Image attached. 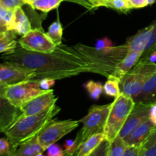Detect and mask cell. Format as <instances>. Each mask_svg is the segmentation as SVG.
<instances>
[{
  "mask_svg": "<svg viewBox=\"0 0 156 156\" xmlns=\"http://www.w3.org/2000/svg\"><path fill=\"white\" fill-rule=\"evenodd\" d=\"M56 82V80L51 79H39L40 87L41 89L45 90V91H49L50 90V88L53 86Z\"/></svg>",
  "mask_w": 156,
  "mask_h": 156,
  "instance_id": "38",
  "label": "cell"
},
{
  "mask_svg": "<svg viewBox=\"0 0 156 156\" xmlns=\"http://www.w3.org/2000/svg\"><path fill=\"white\" fill-rule=\"evenodd\" d=\"M18 43L24 50L37 53H51L57 47L41 28L32 29L21 37Z\"/></svg>",
  "mask_w": 156,
  "mask_h": 156,
  "instance_id": "9",
  "label": "cell"
},
{
  "mask_svg": "<svg viewBox=\"0 0 156 156\" xmlns=\"http://www.w3.org/2000/svg\"><path fill=\"white\" fill-rule=\"evenodd\" d=\"M155 129L156 126L152 123L149 118L136 126L132 133L124 139V140L128 146L143 145Z\"/></svg>",
  "mask_w": 156,
  "mask_h": 156,
  "instance_id": "14",
  "label": "cell"
},
{
  "mask_svg": "<svg viewBox=\"0 0 156 156\" xmlns=\"http://www.w3.org/2000/svg\"><path fill=\"white\" fill-rule=\"evenodd\" d=\"M47 156H66L65 151L59 145H51L47 149Z\"/></svg>",
  "mask_w": 156,
  "mask_h": 156,
  "instance_id": "32",
  "label": "cell"
},
{
  "mask_svg": "<svg viewBox=\"0 0 156 156\" xmlns=\"http://www.w3.org/2000/svg\"><path fill=\"white\" fill-rule=\"evenodd\" d=\"M154 50H156V46H155V47H154V48H152V50H150V51H149V53H148V54H147V55H146V56H145V57H143V58H146V57H147V56H149V54H150V53H152V51H154ZM141 59H143V58H141Z\"/></svg>",
  "mask_w": 156,
  "mask_h": 156,
  "instance_id": "43",
  "label": "cell"
},
{
  "mask_svg": "<svg viewBox=\"0 0 156 156\" xmlns=\"http://www.w3.org/2000/svg\"><path fill=\"white\" fill-rule=\"evenodd\" d=\"M12 156H36L41 152H45L46 149L41 146L37 138L35 137L21 144L16 149L12 148Z\"/></svg>",
  "mask_w": 156,
  "mask_h": 156,
  "instance_id": "18",
  "label": "cell"
},
{
  "mask_svg": "<svg viewBox=\"0 0 156 156\" xmlns=\"http://www.w3.org/2000/svg\"><path fill=\"white\" fill-rule=\"evenodd\" d=\"M105 140L106 139L104 133L91 136L79 147L74 156H88Z\"/></svg>",
  "mask_w": 156,
  "mask_h": 156,
  "instance_id": "21",
  "label": "cell"
},
{
  "mask_svg": "<svg viewBox=\"0 0 156 156\" xmlns=\"http://www.w3.org/2000/svg\"><path fill=\"white\" fill-rule=\"evenodd\" d=\"M66 156H74V155H67V154H66Z\"/></svg>",
  "mask_w": 156,
  "mask_h": 156,
  "instance_id": "46",
  "label": "cell"
},
{
  "mask_svg": "<svg viewBox=\"0 0 156 156\" xmlns=\"http://www.w3.org/2000/svg\"><path fill=\"white\" fill-rule=\"evenodd\" d=\"M2 58L32 70L35 79H66L82 73H95V69L75 47L59 44L51 53H37L18 47L14 53Z\"/></svg>",
  "mask_w": 156,
  "mask_h": 156,
  "instance_id": "1",
  "label": "cell"
},
{
  "mask_svg": "<svg viewBox=\"0 0 156 156\" xmlns=\"http://www.w3.org/2000/svg\"><path fill=\"white\" fill-rule=\"evenodd\" d=\"M64 151L65 153L69 155H75L78 151V144L76 140H68L64 143Z\"/></svg>",
  "mask_w": 156,
  "mask_h": 156,
  "instance_id": "30",
  "label": "cell"
},
{
  "mask_svg": "<svg viewBox=\"0 0 156 156\" xmlns=\"http://www.w3.org/2000/svg\"><path fill=\"white\" fill-rule=\"evenodd\" d=\"M129 51L140 52L145 57L156 46V22L142 29L126 42Z\"/></svg>",
  "mask_w": 156,
  "mask_h": 156,
  "instance_id": "11",
  "label": "cell"
},
{
  "mask_svg": "<svg viewBox=\"0 0 156 156\" xmlns=\"http://www.w3.org/2000/svg\"><path fill=\"white\" fill-rule=\"evenodd\" d=\"M47 34L57 46L62 44V27L59 20H56L50 24Z\"/></svg>",
  "mask_w": 156,
  "mask_h": 156,
  "instance_id": "27",
  "label": "cell"
},
{
  "mask_svg": "<svg viewBox=\"0 0 156 156\" xmlns=\"http://www.w3.org/2000/svg\"><path fill=\"white\" fill-rule=\"evenodd\" d=\"M143 149V144L136 145V146H128L123 156H141Z\"/></svg>",
  "mask_w": 156,
  "mask_h": 156,
  "instance_id": "31",
  "label": "cell"
},
{
  "mask_svg": "<svg viewBox=\"0 0 156 156\" xmlns=\"http://www.w3.org/2000/svg\"><path fill=\"white\" fill-rule=\"evenodd\" d=\"M155 142H156V129H155V131L152 133V135L149 137V139L143 143V149H146V148L150 146L151 145L153 144Z\"/></svg>",
  "mask_w": 156,
  "mask_h": 156,
  "instance_id": "41",
  "label": "cell"
},
{
  "mask_svg": "<svg viewBox=\"0 0 156 156\" xmlns=\"http://www.w3.org/2000/svg\"><path fill=\"white\" fill-rule=\"evenodd\" d=\"M113 47L112 41L107 37L98 40V41L96 42L95 46H94V47H95L96 49H98V50H103V49L108 48V47Z\"/></svg>",
  "mask_w": 156,
  "mask_h": 156,
  "instance_id": "37",
  "label": "cell"
},
{
  "mask_svg": "<svg viewBox=\"0 0 156 156\" xmlns=\"http://www.w3.org/2000/svg\"><path fill=\"white\" fill-rule=\"evenodd\" d=\"M84 87L88 91L90 97L94 100H98L104 92V86L101 82L90 80L85 83Z\"/></svg>",
  "mask_w": 156,
  "mask_h": 156,
  "instance_id": "28",
  "label": "cell"
},
{
  "mask_svg": "<svg viewBox=\"0 0 156 156\" xmlns=\"http://www.w3.org/2000/svg\"><path fill=\"white\" fill-rule=\"evenodd\" d=\"M111 107V103L105 105H93L88 114L79 120L83 126L76 137L78 149L91 136L104 133Z\"/></svg>",
  "mask_w": 156,
  "mask_h": 156,
  "instance_id": "6",
  "label": "cell"
},
{
  "mask_svg": "<svg viewBox=\"0 0 156 156\" xmlns=\"http://www.w3.org/2000/svg\"><path fill=\"white\" fill-rule=\"evenodd\" d=\"M110 142L105 140L88 156H108Z\"/></svg>",
  "mask_w": 156,
  "mask_h": 156,
  "instance_id": "29",
  "label": "cell"
},
{
  "mask_svg": "<svg viewBox=\"0 0 156 156\" xmlns=\"http://www.w3.org/2000/svg\"><path fill=\"white\" fill-rule=\"evenodd\" d=\"M75 48L91 64L96 74L108 78L115 70L117 64L126 56L128 47L126 44L118 47H111L103 50H98L82 44H77Z\"/></svg>",
  "mask_w": 156,
  "mask_h": 156,
  "instance_id": "3",
  "label": "cell"
},
{
  "mask_svg": "<svg viewBox=\"0 0 156 156\" xmlns=\"http://www.w3.org/2000/svg\"><path fill=\"white\" fill-rule=\"evenodd\" d=\"M79 120H52L37 136L38 142L47 150L51 145L59 141L79 126Z\"/></svg>",
  "mask_w": 156,
  "mask_h": 156,
  "instance_id": "8",
  "label": "cell"
},
{
  "mask_svg": "<svg viewBox=\"0 0 156 156\" xmlns=\"http://www.w3.org/2000/svg\"><path fill=\"white\" fill-rule=\"evenodd\" d=\"M147 58L149 59V61H151L152 62L156 63V50L152 51V53H151L150 54L147 56Z\"/></svg>",
  "mask_w": 156,
  "mask_h": 156,
  "instance_id": "42",
  "label": "cell"
},
{
  "mask_svg": "<svg viewBox=\"0 0 156 156\" xmlns=\"http://www.w3.org/2000/svg\"><path fill=\"white\" fill-rule=\"evenodd\" d=\"M64 1L76 3V4L85 8L88 11H94L93 2H94V0H64Z\"/></svg>",
  "mask_w": 156,
  "mask_h": 156,
  "instance_id": "36",
  "label": "cell"
},
{
  "mask_svg": "<svg viewBox=\"0 0 156 156\" xmlns=\"http://www.w3.org/2000/svg\"><path fill=\"white\" fill-rule=\"evenodd\" d=\"M31 30V24L24 9L22 7L16 8L15 9L12 30H14L17 34L24 36Z\"/></svg>",
  "mask_w": 156,
  "mask_h": 156,
  "instance_id": "17",
  "label": "cell"
},
{
  "mask_svg": "<svg viewBox=\"0 0 156 156\" xmlns=\"http://www.w3.org/2000/svg\"><path fill=\"white\" fill-rule=\"evenodd\" d=\"M60 111L61 108L55 104L41 114L29 116L21 115L3 133L10 142L12 148L16 149L22 143L37 136Z\"/></svg>",
  "mask_w": 156,
  "mask_h": 156,
  "instance_id": "2",
  "label": "cell"
},
{
  "mask_svg": "<svg viewBox=\"0 0 156 156\" xmlns=\"http://www.w3.org/2000/svg\"><path fill=\"white\" fill-rule=\"evenodd\" d=\"M156 2V0H148V2H149V5H152L154 4Z\"/></svg>",
  "mask_w": 156,
  "mask_h": 156,
  "instance_id": "44",
  "label": "cell"
},
{
  "mask_svg": "<svg viewBox=\"0 0 156 156\" xmlns=\"http://www.w3.org/2000/svg\"><path fill=\"white\" fill-rule=\"evenodd\" d=\"M49 91L41 89L39 79H32L9 86L0 87V97L20 108L33 98Z\"/></svg>",
  "mask_w": 156,
  "mask_h": 156,
  "instance_id": "7",
  "label": "cell"
},
{
  "mask_svg": "<svg viewBox=\"0 0 156 156\" xmlns=\"http://www.w3.org/2000/svg\"><path fill=\"white\" fill-rule=\"evenodd\" d=\"M128 145L123 139L117 136L111 143L108 156H123Z\"/></svg>",
  "mask_w": 156,
  "mask_h": 156,
  "instance_id": "26",
  "label": "cell"
},
{
  "mask_svg": "<svg viewBox=\"0 0 156 156\" xmlns=\"http://www.w3.org/2000/svg\"><path fill=\"white\" fill-rule=\"evenodd\" d=\"M22 114L19 108L14 106L6 99L1 98V114H0V129L4 132L12 123L16 121Z\"/></svg>",
  "mask_w": 156,
  "mask_h": 156,
  "instance_id": "15",
  "label": "cell"
},
{
  "mask_svg": "<svg viewBox=\"0 0 156 156\" xmlns=\"http://www.w3.org/2000/svg\"><path fill=\"white\" fill-rule=\"evenodd\" d=\"M129 9H140L149 5L148 0H126Z\"/></svg>",
  "mask_w": 156,
  "mask_h": 156,
  "instance_id": "35",
  "label": "cell"
},
{
  "mask_svg": "<svg viewBox=\"0 0 156 156\" xmlns=\"http://www.w3.org/2000/svg\"><path fill=\"white\" fill-rule=\"evenodd\" d=\"M104 91L108 96L114 98H117L122 93L120 89V81L110 76L104 85Z\"/></svg>",
  "mask_w": 156,
  "mask_h": 156,
  "instance_id": "25",
  "label": "cell"
},
{
  "mask_svg": "<svg viewBox=\"0 0 156 156\" xmlns=\"http://www.w3.org/2000/svg\"><path fill=\"white\" fill-rule=\"evenodd\" d=\"M12 152V146L7 138H2L0 140V156L6 155Z\"/></svg>",
  "mask_w": 156,
  "mask_h": 156,
  "instance_id": "34",
  "label": "cell"
},
{
  "mask_svg": "<svg viewBox=\"0 0 156 156\" xmlns=\"http://www.w3.org/2000/svg\"><path fill=\"white\" fill-rule=\"evenodd\" d=\"M15 9H10L0 5V29L1 31L12 30Z\"/></svg>",
  "mask_w": 156,
  "mask_h": 156,
  "instance_id": "24",
  "label": "cell"
},
{
  "mask_svg": "<svg viewBox=\"0 0 156 156\" xmlns=\"http://www.w3.org/2000/svg\"><path fill=\"white\" fill-rule=\"evenodd\" d=\"M64 0H24V5L30 6L32 9L38 10L43 13H47L57 9Z\"/></svg>",
  "mask_w": 156,
  "mask_h": 156,
  "instance_id": "22",
  "label": "cell"
},
{
  "mask_svg": "<svg viewBox=\"0 0 156 156\" xmlns=\"http://www.w3.org/2000/svg\"><path fill=\"white\" fill-rule=\"evenodd\" d=\"M12 152H10V153L6 154V155H1V156H12Z\"/></svg>",
  "mask_w": 156,
  "mask_h": 156,
  "instance_id": "45",
  "label": "cell"
},
{
  "mask_svg": "<svg viewBox=\"0 0 156 156\" xmlns=\"http://www.w3.org/2000/svg\"><path fill=\"white\" fill-rule=\"evenodd\" d=\"M32 79H35V73L25 67L6 61L0 65V87L9 86Z\"/></svg>",
  "mask_w": 156,
  "mask_h": 156,
  "instance_id": "10",
  "label": "cell"
},
{
  "mask_svg": "<svg viewBox=\"0 0 156 156\" xmlns=\"http://www.w3.org/2000/svg\"><path fill=\"white\" fill-rule=\"evenodd\" d=\"M143 53L140 52L128 51L124 58L117 64L114 73L111 75L113 77L121 81L122 79L133 68L134 66L141 59Z\"/></svg>",
  "mask_w": 156,
  "mask_h": 156,
  "instance_id": "16",
  "label": "cell"
},
{
  "mask_svg": "<svg viewBox=\"0 0 156 156\" xmlns=\"http://www.w3.org/2000/svg\"><path fill=\"white\" fill-rule=\"evenodd\" d=\"M93 7L94 10L100 7H105L123 13H127L130 10L126 0H94Z\"/></svg>",
  "mask_w": 156,
  "mask_h": 156,
  "instance_id": "23",
  "label": "cell"
},
{
  "mask_svg": "<svg viewBox=\"0 0 156 156\" xmlns=\"http://www.w3.org/2000/svg\"><path fill=\"white\" fill-rule=\"evenodd\" d=\"M152 105V104H147L142 101L136 102L133 109L129 114L126 123L119 133V136L124 140L136 126L149 119Z\"/></svg>",
  "mask_w": 156,
  "mask_h": 156,
  "instance_id": "12",
  "label": "cell"
},
{
  "mask_svg": "<svg viewBox=\"0 0 156 156\" xmlns=\"http://www.w3.org/2000/svg\"><path fill=\"white\" fill-rule=\"evenodd\" d=\"M135 105V100L123 93H121L118 97L114 98V101L111 103L104 130L105 139L110 143L119 135Z\"/></svg>",
  "mask_w": 156,
  "mask_h": 156,
  "instance_id": "4",
  "label": "cell"
},
{
  "mask_svg": "<svg viewBox=\"0 0 156 156\" xmlns=\"http://www.w3.org/2000/svg\"><path fill=\"white\" fill-rule=\"evenodd\" d=\"M141 156H156V142L149 147L143 149Z\"/></svg>",
  "mask_w": 156,
  "mask_h": 156,
  "instance_id": "39",
  "label": "cell"
},
{
  "mask_svg": "<svg viewBox=\"0 0 156 156\" xmlns=\"http://www.w3.org/2000/svg\"><path fill=\"white\" fill-rule=\"evenodd\" d=\"M156 71V63L146 58L140 59L133 68L120 81L121 92L135 100L148 79Z\"/></svg>",
  "mask_w": 156,
  "mask_h": 156,
  "instance_id": "5",
  "label": "cell"
},
{
  "mask_svg": "<svg viewBox=\"0 0 156 156\" xmlns=\"http://www.w3.org/2000/svg\"><path fill=\"white\" fill-rule=\"evenodd\" d=\"M58 98L55 96L53 90L34 98L20 108L22 116L34 115L48 110L56 104Z\"/></svg>",
  "mask_w": 156,
  "mask_h": 156,
  "instance_id": "13",
  "label": "cell"
},
{
  "mask_svg": "<svg viewBox=\"0 0 156 156\" xmlns=\"http://www.w3.org/2000/svg\"><path fill=\"white\" fill-rule=\"evenodd\" d=\"M135 101H142L147 104L156 102V71L146 82L142 91L135 99Z\"/></svg>",
  "mask_w": 156,
  "mask_h": 156,
  "instance_id": "19",
  "label": "cell"
},
{
  "mask_svg": "<svg viewBox=\"0 0 156 156\" xmlns=\"http://www.w3.org/2000/svg\"><path fill=\"white\" fill-rule=\"evenodd\" d=\"M24 5V0H0V5L10 9L22 7Z\"/></svg>",
  "mask_w": 156,
  "mask_h": 156,
  "instance_id": "33",
  "label": "cell"
},
{
  "mask_svg": "<svg viewBox=\"0 0 156 156\" xmlns=\"http://www.w3.org/2000/svg\"><path fill=\"white\" fill-rule=\"evenodd\" d=\"M149 120L156 126V102L152 104L149 111Z\"/></svg>",
  "mask_w": 156,
  "mask_h": 156,
  "instance_id": "40",
  "label": "cell"
},
{
  "mask_svg": "<svg viewBox=\"0 0 156 156\" xmlns=\"http://www.w3.org/2000/svg\"><path fill=\"white\" fill-rule=\"evenodd\" d=\"M16 34L14 30L0 31V52L2 55L12 54L18 48Z\"/></svg>",
  "mask_w": 156,
  "mask_h": 156,
  "instance_id": "20",
  "label": "cell"
}]
</instances>
